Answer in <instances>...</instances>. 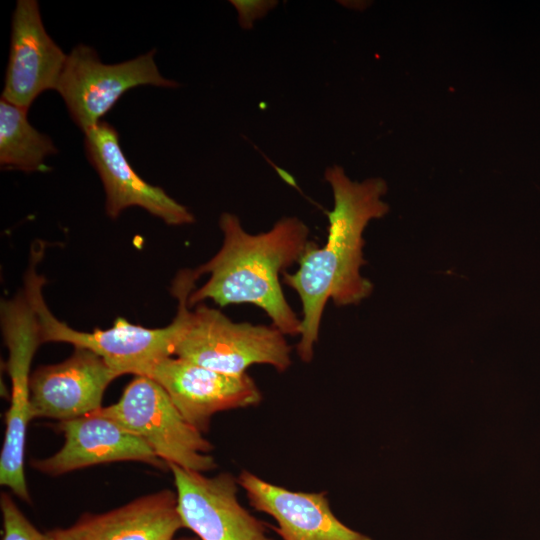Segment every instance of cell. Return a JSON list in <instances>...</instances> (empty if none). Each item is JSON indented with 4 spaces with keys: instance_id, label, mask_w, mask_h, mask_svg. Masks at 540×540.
I'll list each match as a JSON object with an SVG mask.
<instances>
[{
    "instance_id": "6da1fadb",
    "label": "cell",
    "mask_w": 540,
    "mask_h": 540,
    "mask_svg": "<svg viewBox=\"0 0 540 540\" xmlns=\"http://www.w3.org/2000/svg\"><path fill=\"white\" fill-rule=\"evenodd\" d=\"M324 178L333 193V209L326 211L328 235L323 246L311 241L294 273L284 272L282 282L292 288L302 304L300 340L296 350L303 362H311L318 342L320 323L327 302L337 306L360 303L373 291L372 282L360 269L365 241L363 232L373 219L385 216L382 200L386 182L370 178L352 181L338 165L326 168Z\"/></svg>"
},
{
    "instance_id": "7a4b0ae2",
    "label": "cell",
    "mask_w": 540,
    "mask_h": 540,
    "mask_svg": "<svg viewBox=\"0 0 540 540\" xmlns=\"http://www.w3.org/2000/svg\"><path fill=\"white\" fill-rule=\"evenodd\" d=\"M219 227L222 246L208 262L194 269L198 278L210 276L190 293L188 307L207 299L221 307L252 304L265 311L284 335H300L301 319L284 296L280 274L298 263L307 249L309 227L297 217H283L270 230L250 234L240 219L228 212L221 214Z\"/></svg>"
},
{
    "instance_id": "3957f363",
    "label": "cell",
    "mask_w": 540,
    "mask_h": 540,
    "mask_svg": "<svg viewBox=\"0 0 540 540\" xmlns=\"http://www.w3.org/2000/svg\"><path fill=\"white\" fill-rule=\"evenodd\" d=\"M197 276L184 269L173 281L172 294L183 312V326L174 356L208 369L244 375L255 364H266L278 372L291 365V347L273 325L233 322L220 310L198 304L190 310L187 301Z\"/></svg>"
},
{
    "instance_id": "277c9868",
    "label": "cell",
    "mask_w": 540,
    "mask_h": 540,
    "mask_svg": "<svg viewBox=\"0 0 540 540\" xmlns=\"http://www.w3.org/2000/svg\"><path fill=\"white\" fill-rule=\"evenodd\" d=\"M41 253L43 251L37 249L33 252L24 291L37 320L41 343L63 342L88 349L102 357L119 376L138 375L153 362L174 356L183 326V312L179 306L173 321L162 328H145L117 318L106 330H75L57 319L45 303L42 294L45 279L35 269Z\"/></svg>"
},
{
    "instance_id": "5b68a950",
    "label": "cell",
    "mask_w": 540,
    "mask_h": 540,
    "mask_svg": "<svg viewBox=\"0 0 540 540\" xmlns=\"http://www.w3.org/2000/svg\"><path fill=\"white\" fill-rule=\"evenodd\" d=\"M145 441L168 466L206 473L217 463L213 445L180 414L165 390L147 376L136 375L120 399L95 412Z\"/></svg>"
},
{
    "instance_id": "8992f818",
    "label": "cell",
    "mask_w": 540,
    "mask_h": 540,
    "mask_svg": "<svg viewBox=\"0 0 540 540\" xmlns=\"http://www.w3.org/2000/svg\"><path fill=\"white\" fill-rule=\"evenodd\" d=\"M154 54L152 50L125 62L104 64L93 48L83 44L74 47L67 55L56 90L76 125L83 132L96 126L131 88L178 87L177 82L160 74Z\"/></svg>"
},
{
    "instance_id": "52a82bcc",
    "label": "cell",
    "mask_w": 540,
    "mask_h": 540,
    "mask_svg": "<svg viewBox=\"0 0 540 540\" xmlns=\"http://www.w3.org/2000/svg\"><path fill=\"white\" fill-rule=\"evenodd\" d=\"M2 326L9 349L7 363L12 383L10 406L5 413V434L0 454V484L21 500L31 503L25 477L26 433L32 420L30 364L41 343L35 314L25 294L2 302Z\"/></svg>"
},
{
    "instance_id": "ba28073f",
    "label": "cell",
    "mask_w": 540,
    "mask_h": 540,
    "mask_svg": "<svg viewBox=\"0 0 540 540\" xmlns=\"http://www.w3.org/2000/svg\"><path fill=\"white\" fill-rule=\"evenodd\" d=\"M184 528L199 540H274L267 525L238 499L239 484L229 472L209 477L169 465Z\"/></svg>"
},
{
    "instance_id": "9c48e42d",
    "label": "cell",
    "mask_w": 540,
    "mask_h": 540,
    "mask_svg": "<svg viewBox=\"0 0 540 540\" xmlns=\"http://www.w3.org/2000/svg\"><path fill=\"white\" fill-rule=\"evenodd\" d=\"M138 375L157 382L183 418L202 434L216 413L262 401L261 391L247 373L228 375L176 356L153 362Z\"/></svg>"
},
{
    "instance_id": "30bf717a",
    "label": "cell",
    "mask_w": 540,
    "mask_h": 540,
    "mask_svg": "<svg viewBox=\"0 0 540 540\" xmlns=\"http://www.w3.org/2000/svg\"><path fill=\"white\" fill-rule=\"evenodd\" d=\"M118 373L99 355L76 347L66 360L42 365L30 375V408L34 418L60 421L91 414Z\"/></svg>"
},
{
    "instance_id": "8fae6325",
    "label": "cell",
    "mask_w": 540,
    "mask_h": 540,
    "mask_svg": "<svg viewBox=\"0 0 540 540\" xmlns=\"http://www.w3.org/2000/svg\"><path fill=\"white\" fill-rule=\"evenodd\" d=\"M84 146L106 194V213L115 219L128 207L145 209L168 225L194 222L191 212L162 188L143 180L123 153L117 130L105 121L84 132Z\"/></svg>"
},
{
    "instance_id": "7c38bea8",
    "label": "cell",
    "mask_w": 540,
    "mask_h": 540,
    "mask_svg": "<svg viewBox=\"0 0 540 540\" xmlns=\"http://www.w3.org/2000/svg\"><path fill=\"white\" fill-rule=\"evenodd\" d=\"M57 429L65 439L61 449L51 456L31 461V466L40 473L55 477L122 461H137L162 471L169 470L145 441L107 417L91 413L60 421Z\"/></svg>"
},
{
    "instance_id": "4fadbf2b",
    "label": "cell",
    "mask_w": 540,
    "mask_h": 540,
    "mask_svg": "<svg viewBox=\"0 0 540 540\" xmlns=\"http://www.w3.org/2000/svg\"><path fill=\"white\" fill-rule=\"evenodd\" d=\"M66 60L67 55L45 30L38 2L17 1L1 98L28 110L42 92L56 90Z\"/></svg>"
},
{
    "instance_id": "5bb4252c",
    "label": "cell",
    "mask_w": 540,
    "mask_h": 540,
    "mask_svg": "<svg viewBox=\"0 0 540 540\" xmlns=\"http://www.w3.org/2000/svg\"><path fill=\"white\" fill-rule=\"evenodd\" d=\"M237 481L250 506L276 521L271 528L282 540H372L335 516L325 492L292 491L248 470Z\"/></svg>"
},
{
    "instance_id": "9a60e30c",
    "label": "cell",
    "mask_w": 540,
    "mask_h": 540,
    "mask_svg": "<svg viewBox=\"0 0 540 540\" xmlns=\"http://www.w3.org/2000/svg\"><path fill=\"white\" fill-rule=\"evenodd\" d=\"M182 528L176 491L162 489L48 532L53 540H174Z\"/></svg>"
},
{
    "instance_id": "2e32d148",
    "label": "cell",
    "mask_w": 540,
    "mask_h": 540,
    "mask_svg": "<svg viewBox=\"0 0 540 540\" xmlns=\"http://www.w3.org/2000/svg\"><path fill=\"white\" fill-rule=\"evenodd\" d=\"M28 110L0 100V164L24 172L45 171V159L58 152L51 138L28 121Z\"/></svg>"
},
{
    "instance_id": "e0dca14e",
    "label": "cell",
    "mask_w": 540,
    "mask_h": 540,
    "mask_svg": "<svg viewBox=\"0 0 540 540\" xmlns=\"http://www.w3.org/2000/svg\"><path fill=\"white\" fill-rule=\"evenodd\" d=\"M2 540H53L49 532L39 531L23 514L8 493L0 497Z\"/></svg>"
},
{
    "instance_id": "ac0fdd59",
    "label": "cell",
    "mask_w": 540,
    "mask_h": 540,
    "mask_svg": "<svg viewBox=\"0 0 540 540\" xmlns=\"http://www.w3.org/2000/svg\"><path fill=\"white\" fill-rule=\"evenodd\" d=\"M238 14L240 26L249 30L254 22L264 17L271 9L277 5V1L268 0H231Z\"/></svg>"
},
{
    "instance_id": "d6986e66",
    "label": "cell",
    "mask_w": 540,
    "mask_h": 540,
    "mask_svg": "<svg viewBox=\"0 0 540 540\" xmlns=\"http://www.w3.org/2000/svg\"><path fill=\"white\" fill-rule=\"evenodd\" d=\"M174 540H199L196 536L193 537H181Z\"/></svg>"
}]
</instances>
